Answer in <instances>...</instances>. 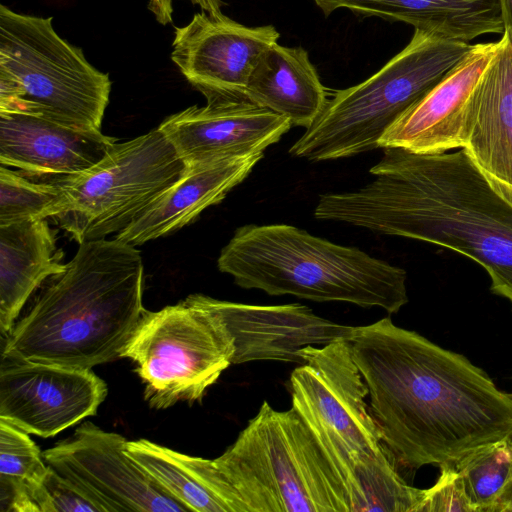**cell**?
Listing matches in <instances>:
<instances>
[{
  "mask_svg": "<svg viewBox=\"0 0 512 512\" xmlns=\"http://www.w3.org/2000/svg\"><path fill=\"white\" fill-rule=\"evenodd\" d=\"M345 338L396 463L410 469L453 464L512 433V395L465 356L390 317L350 327Z\"/></svg>",
  "mask_w": 512,
  "mask_h": 512,
  "instance_id": "6da1fadb",
  "label": "cell"
},
{
  "mask_svg": "<svg viewBox=\"0 0 512 512\" xmlns=\"http://www.w3.org/2000/svg\"><path fill=\"white\" fill-rule=\"evenodd\" d=\"M383 150L370 169L374 180L320 195L314 216L465 255L488 273L492 292L512 303V205L463 148L438 154Z\"/></svg>",
  "mask_w": 512,
  "mask_h": 512,
  "instance_id": "7a4b0ae2",
  "label": "cell"
},
{
  "mask_svg": "<svg viewBox=\"0 0 512 512\" xmlns=\"http://www.w3.org/2000/svg\"><path fill=\"white\" fill-rule=\"evenodd\" d=\"M144 266L134 245L99 239L79 244L9 333L3 357L69 368L120 358L144 316Z\"/></svg>",
  "mask_w": 512,
  "mask_h": 512,
  "instance_id": "3957f363",
  "label": "cell"
},
{
  "mask_svg": "<svg viewBox=\"0 0 512 512\" xmlns=\"http://www.w3.org/2000/svg\"><path fill=\"white\" fill-rule=\"evenodd\" d=\"M300 355L304 361L290 376L292 408L340 480L350 512H416L424 489L397 471L347 339L304 347Z\"/></svg>",
  "mask_w": 512,
  "mask_h": 512,
  "instance_id": "277c9868",
  "label": "cell"
},
{
  "mask_svg": "<svg viewBox=\"0 0 512 512\" xmlns=\"http://www.w3.org/2000/svg\"><path fill=\"white\" fill-rule=\"evenodd\" d=\"M217 266L238 286L272 296L348 302L388 313L408 302L404 269L287 224L239 227Z\"/></svg>",
  "mask_w": 512,
  "mask_h": 512,
  "instance_id": "5b68a950",
  "label": "cell"
},
{
  "mask_svg": "<svg viewBox=\"0 0 512 512\" xmlns=\"http://www.w3.org/2000/svg\"><path fill=\"white\" fill-rule=\"evenodd\" d=\"M472 45L415 29L410 42L363 82L337 90L291 146L310 161L379 148L385 132L465 56Z\"/></svg>",
  "mask_w": 512,
  "mask_h": 512,
  "instance_id": "8992f818",
  "label": "cell"
},
{
  "mask_svg": "<svg viewBox=\"0 0 512 512\" xmlns=\"http://www.w3.org/2000/svg\"><path fill=\"white\" fill-rule=\"evenodd\" d=\"M214 461L247 512H350L340 480L292 407L278 411L264 401Z\"/></svg>",
  "mask_w": 512,
  "mask_h": 512,
  "instance_id": "52a82bcc",
  "label": "cell"
},
{
  "mask_svg": "<svg viewBox=\"0 0 512 512\" xmlns=\"http://www.w3.org/2000/svg\"><path fill=\"white\" fill-rule=\"evenodd\" d=\"M112 82L60 37L52 17L0 6V114L31 113L100 130Z\"/></svg>",
  "mask_w": 512,
  "mask_h": 512,
  "instance_id": "ba28073f",
  "label": "cell"
},
{
  "mask_svg": "<svg viewBox=\"0 0 512 512\" xmlns=\"http://www.w3.org/2000/svg\"><path fill=\"white\" fill-rule=\"evenodd\" d=\"M187 166L159 129L118 143L95 165L52 181L63 210L53 219L81 244L128 227Z\"/></svg>",
  "mask_w": 512,
  "mask_h": 512,
  "instance_id": "9c48e42d",
  "label": "cell"
},
{
  "mask_svg": "<svg viewBox=\"0 0 512 512\" xmlns=\"http://www.w3.org/2000/svg\"><path fill=\"white\" fill-rule=\"evenodd\" d=\"M234 340L222 318L196 294L146 311L121 358L137 365L144 398L156 409L200 401L232 364Z\"/></svg>",
  "mask_w": 512,
  "mask_h": 512,
  "instance_id": "30bf717a",
  "label": "cell"
},
{
  "mask_svg": "<svg viewBox=\"0 0 512 512\" xmlns=\"http://www.w3.org/2000/svg\"><path fill=\"white\" fill-rule=\"evenodd\" d=\"M127 441L87 421L42 454L49 467L101 512L189 511L127 454Z\"/></svg>",
  "mask_w": 512,
  "mask_h": 512,
  "instance_id": "8fae6325",
  "label": "cell"
},
{
  "mask_svg": "<svg viewBox=\"0 0 512 512\" xmlns=\"http://www.w3.org/2000/svg\"><path fill=\"white\" fill-rule=\"evenodd\" d=\"M107 392L91 369L2 356L0 419L29 434L55 436L95 415Z\"/></svg>",
  "mask_w": 512,
  "mask_h": 512,
  "instance_id": "7c38bea8",
  "label": "cell"
},
{
  "mask_svg": "<svg viewBox=\"0 0 512 512\" xmlns=\"http://www.w3.org/2000/svg\"><path fill=\"white\" fill-rule=\"evenodd\" d=\"M279 37L273 25L246 26L221 10L201 11L175 28L171 59L206 100L246 98L254 67Z\"/></svg>",
  "mask_w": 512,
  "mask_h": 512,
  "instance_id": "4fadbf2b",
  "label": "cell"
},
{
  "mask_svg": "<svg viewBox=\"0 0 512 512\" xmlns=\"http://www.w3.org/2000/svg\"><path fill=\"white\" fill-rule=\"evenodd\" d=\"M290 121L246 98L208 99L167 117L159 129L187 167L261 154L291 128Z\"/></svg>",
  "mask_w": 512,
  "mask_h": 512,
  "instance_id": "5bb4252c",
  "label": "cell"
},
{
  "mask_svg": "<svg viewBox=\"0 0 512 512\" xmlns=\"http://www.w3.org/2000/svg\"><path fill=\"white\" fill-rule=\"evenodd\" d=\"M497 42L477 43L382 136L379 148L417 154L462 148L472 95L492 60Z\"/></svg>",
  "mask_w": 512,
  "mask_h": 512,
  "instance_id": "9a60e30c",
  "label": "cell"
},
{
  "mask_svg": "<svg viewBox=\"0 0 512 512\" xmlns=\"http://www.w3.org/2000/svg\"><path fill=\"white\" fill-rule=\"evenodd\" d=\"M198 299L224 321L234 340L232 364L255 360L303 363L300 351L345 337L343 326L315 315L298 303L251 305L218 300L203 294Z\"/></svg>",
  "mask_w": 512,
  "mask_h": 512,
  "instance_id": "2e32d148",
  "label": "cell"
},
{
  "mask_svg": "<svg viewBox=\"0 0 512 512\" xmlns=\"http://www.w3.org/2000/svg\"><path fill=\"white\" fill-rule=\"evenodd\" d=\"M100 130L31 113L0 114V164L52 182L99 162L116 144Z\"/></svg>",
  "mask_w": 512,
  "mask_h": 512,
  "instance_id": "e0dca14e",
  "label": "cell"
},
{
  "mask_svg": "<svg viewBox=\"0 0 512 512\" xmlns=\"http://www.w3.org/2000/svg\"><path fill=\"white\" fill-rule=\"evenodd\" d=\"M470 102L463 149L512 205V44L503 32Z\"/></svg>",
  "mask_w": 512,
  "mask_h": 512,
  "instance_id": "ac0fdd59",
  "label": "cell"
},
{
  "mask_svg": "<svg viewBox=\"0 0 512 512\" xmlns=\"http://www.w3.org/2000/svg\"><path fill=\"white\" fill-rule=\"evenodd\" d=\"M263 157L253 154L187 167L184 175L155 199L116 239L140 245L194 221L220 203Z\"/></svg>",
  "mask_w": 512,
  "mask_h": 512,
  "instance_id": "d6986e66",
  "label": "cell"
},
{
  "mask_svg": "<svg viewBox=\"0 0 512 512\" xmlns=\"http://www.w3.org/2000/svg\"><path fill=\"white\" fill-rule=\"evenodd\" d=\"M329 94L303 47L275 43L254 67L245 92L249 101L308 128L324 110Z\"/></svg>",
  "mask_w": 512,
  "mask_h": 512,
  "instance_id": "ffe728a7",
  "label": "cell"
},
{
  "mask_svg": "<svg viewBox=\"0 0 512 512\" xmlns=\"http://www.w3.org/2000/svg\"><path fill=\"white\" fill-rule=\"evenodd\" d=\"M46 220L0 226V330L10 333L24 304L48 277L62 273L63 252Z\"/></svg>",
  "mask_w": 512,
  "mask_h": 512,
  "instance_id": "44dd1931",
  "label": "cell"
},
{
  "mask_svg": "<svg viewBox=\"0 0 512 512\" xmlns=\"http://www.w3.org/2000/svg\"><path fill=\"white\" fill-rule=\"evenodd\" d=\"M126 452L189 511L247 512L214 459L183 454L147 439L128 440Z\"/></svg>",
  "mask_w": 512,
  "mask_h": 512,
  "instance_id": "7402d4cb",
  "label": "cell"
},
{
  "mask_svg": "<svg viewBox=\"0 0 512 512\" xmlns=\"http://www.w3.org/2000/svg\"><path fill=\"white\" fill-rule=\"evenodd\" d=\"M456 467L473 512H497L512 483V443L508 438L482 446Z\"/></svg>",
  "mask_w": 512,
  "mask_h": 512,
  "instance_id": "603a6c76",
  "label": "cell"
},
{
  "mask_svg": "<svg viewBox=\"0 0 512 512\" xmlns=\"http://www.w3.org/2000/svg\"><path fill=\"white\" fill-rule=\"evenodd\" d=\"M63 198L53 182H35L9 167H0V226L54 218Z\"/></svg>",
  "mask_w": 512,
  "mask_h": 512,
  "instance_id": "cb8c5ba5",
  "label": "cell"
},
{
  "mask_svg": "<svg viewBox=\"0 0 512 512\" xmlns=\"http://www.w3.org/2000/svg\"><path fill=\"white\" fill-rule=\"evenodd\" d=\"M28 434L0 419V487L30 489L36 502L49 466Z\"/></svg>",
  "mask_w": 512,
  "mask_h": 512,
  "instance_id": "d4e9b609",
  "label": "cell"
},
{
  "mask_svg": "<svg viewBox=\"0 0 512 512\" xmlns=\"http://www.w3.org/2000/svg\"><path fill=\"white\" fill-rule=\"evenodd\" d=\"M440 470L435 484L424 489L417 512H473L454 464L443 465Z\"/></svg>",
  "mask_w": 512,
  "mask_h": 512,
  "instance_id": "484cf974",
  "label": "cell"
},
{
  "mask_svg": "<svg viewBox=\"0 0 512 512\" xmlns=\"http://www.w3.org/2000/svg\"><path fill=\"white\" fill-rule=\"evenodd\" d=\"M38 504L40 512H101L97 505L51 467L43 481Z\"/></svg>",
  "mask_w": 512,
  "mask_h": 512,
  "instance_id": "4316f807",
  "label": "cell"
},
{
  "mask_svg": "<svg viewBox=\"0 0 512 512\" xmlns=\"http://www.w3.org/2000/svg\"><path fill=\"white\" fill-rule=\"evenodd\" d=\"M172 1L173 0H149L148 8L153 12L156 19L167 24L172 21ZM194 5H198L202 11L213 12L221 10L222 0H189Z\"/></svg>",
  "mask_w": 512,
  "mask_h": 512,
  "instance_id": "83f0119b",
  "label": "cell"
},
{
  "mask_svg": "<svg viewBox=\"0 0 512 512\" xmlns=\"http://www.w3.org/2000/svg\"><path fill=\"white\" fill-rule=\"evenodd\" d=\"M504 32L512 44V0H499Z\"/></svg>",
  "mask_w": 512,
  "mask_h": 512,
  "instance_id": "f1b7e54d",
  "label": "cell"
},
{
  "mask_svg": "<svg viewBox=\"0 0 512 512\" xmlns=\"http://www.w3.org/2000/svg\"><path fill=\"white\" fill-rule=\"evenodd\" d=\"M507 511H512V483L506 490L497 508V512Z\"/></svg>",
  "mask_w": 512,
  "mask_h": 512,
  "instance_id": "f546056e",
  "label": "cell"
},
{
  "mask_svg": "<svg viewBox=\"0 0 512 512\" xmlns=\"http://www.w3.org/2000/svg\"><path fill=\"white\" fill-rule=\"evenodd\" d=\"M507 438H508V439L510 440V442L512 443V433H511Z\"/></svg>",
  "mask_w": 512,
  "mask_h": 512,
  "instance_id": "4dcf8cb0",
  "label": "cell"
}]
</instances>
